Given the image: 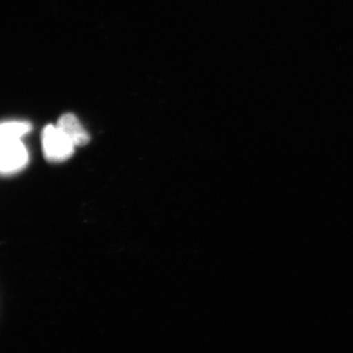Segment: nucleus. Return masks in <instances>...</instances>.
Here are the masks:
<instances>
[{
	"label": "nucleus",
	"mask_w": 353,
	"mask_h": 353,
	"mask_svg": "<svg viewBox=\"0 0 353 353\" xmlns=\"http://www.w3.org/2000/svg\"><path fill=\"white\" fill-rule=\"evenodd\" d=\"M30 154L22 139H0V174L19 173L29 163Z\"/></svg>",
	"instance_id": "1"
},
{
	"label": "nucleus",
	"mask_w": 353,
	"mask_h": 353,
	"mask_svg": "<svg viewBox=\"0 0 353 353\" xmlns=\"http://www.w3.org/2000/svg\"><path fill=\"white\" fill-rule=\"evenodd\" d=\"M44 157L50 162H63L73 155L76 146L60 131L59 128L48 125L41 134Z\"/></svg>",
	"instance_id": "2"
},
{
	"label": "nucleus",
	"mask_w": 353,
	"mask_h": 353,
	"mask_svg": "<svg viewBox=\"0 0 353 353\" xmlns=\"http://www.w3.org/2000/svg\"><path fill=\"white\" fill-rule=\"evenodd\" d=\"M57 126L75 146L88 145L90 136L74 114L66 113L58 120Z\"/></svg>",
	"instance_id": "3"
},
{
	"label": "nucleus",
	"mask_w": 353,
	"mask_h": 353,
	"mask_svg": "<svg viewBox=\"0 0 353 353\" xmlns=\"http://www.w3.org/2000/svg\"><path fill=\"white\" fill-rule=\"evenodd\" d=\"M32 130L25 121H9L0 124V139H22Z\"/></svg>",
	"instance_id": "4"
}]
</instances>
